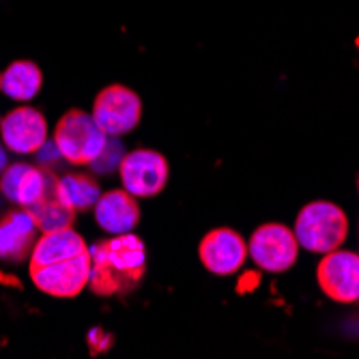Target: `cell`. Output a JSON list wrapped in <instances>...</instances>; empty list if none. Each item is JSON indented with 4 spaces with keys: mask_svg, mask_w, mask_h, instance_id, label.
Here are the masks:
<instances>
[{
    "mask_svg": "<svg viewBox=\"0 0 359 359\" xmlns=\"http://www.w3.org/2000/svg\"><path fill=\"white\" fill-rule=\"evenodd\" d=\"M147 269V250L140 237L125 233L90 248L88 286L97 295H127L138 288Z\"/></svg>",
    "mask_w": 359,
    "mask_h": 359,
    "instance_id": "1",
    "label": "cell"
},
{
    "mask_svg": "<svg viewBox=\"0 0 359 359\" xmlns=\"http://www.w3.org/2000/svg\"><path fill=\"white\" fill-rule=\"evenodd\" d=\"M348 235L346 213L330 203L314 201L306 205L295 222V237L302 248L314 254H327L338 250Z\"/></svg>",
    "mask_w": 359,
    "mask_h": 359,
    "instance_id": "2",
    "label": "cell"
},
{
    "mask_svg": "<svg viewBox=\"0 0 359 359\" xmlns=\"http://www.w3.org/2000/svg\"><path fill=\"white\" fill-rule=\"evenodd\" d=\"M108 134L84 110H69L54 129V144L65 161L74 166H88L102 155Z\"/></svg>",
    "mask_w": 359,
    "mask_h": 359,
    "instance_id": "3",
    "label": "cell"
},
{
    "mask_svg": "<svg viewBox=\"0 0 359 359\" xmlns=\"http://www.w3.org/2000/svg\"><path fill=\"white\" fill-rule=\"evenodd\" d=\"M248 254L254 263L269 273H284L297 263L299 243L295 233L284 224H263L250 237Z\"/></svg>",
    "mask_w": 359,
    "mask_h": 359,
    "instance_id": "4",
    "label": "cell"
},
{
    "mask_svg": "<svg viewBox=\"0 0 359 359\" xmlns=\"http://www.w3.org/2000/svg\"><path fill=\"white\" fill-rule=\"evenodd\" d=\"M90 114L108 136L118 138L138 127L142 118V102L132 88L112 84L97 95Z\"/></svg>",
    "mask_w": 359,
    "mask_h": 359,
    "instance_id": "5",
    "label": "cell"
},
{
    "mask_svg": "<svg viewBox=\"0 0 359 359\" xmlns=\"http://www.w3.org/2000/svg\"><path fill=\"white\" fill-rule=\"evenodd\" d=\"M123 189L136 198H151L168 183V161L153 149H136L123 155L118 164Z\"/></svg>",
    "mask_w": 359,
    "mask_h": 359,
    "instance_id": "6",
    "label": "cell"
},
{
    "mask_svg": "<svg viewBox=\"0 0 359 359\" xmlns=\"http://www.w3.org/2000/svg\"><path fill=\"white\" fill-rule=\"evenodd\" d=\"M320 290L338 304L359 302V254L334 250L323 254L316 269Z\"/></svg>",
    "mask_w": 359,
    "mask_h": 359,
    "instance_id": "7",
    "label": "cell"
},
{
    "mask_svg": "<svg viewBox=\"0 0 359 359\" xmlns=\"http://www.w3.org/2000/svg\"><path fill=\"white\" fill-rule=\"evenodd\" d=\"M90 276V250L72 256L67 260H58L43 267H30V278L46 295L69 299L76 297L88 286Z\"/></svg>",
    "mask_w": 359,
    "mask_h": 359,
    "instance_id": "8",
    "label": "cell"
},
{
    "mask_svg": "<svg viewBox=\"0 0 359 359\" xmlns=\"http://www.w3.org/2000/svg\"><path fill=\"white\" fill-rule=\"evenodd\" d=\"M198 256L207 271L215 276H231L243 267L248 243L233 228H215L203 237Z\"/></svg>",
    "mask_w": 359,
    "mask_h": 359,
    "instance_id": "9",
    "label": "cell"
},
{
    "mask_svg": "<svg viewBox=\"0 0 359 359\" xmlns=\"http://www.w3.org/2000/svg\"><path fill=\"white\" fill-rule=\"evenodd\" d=\"M56 181L58 179L46 166L13 164L0 175V191L7 196V201L28 209L30 205L39 203L50 189H54Z\"/></svg>",
    "mask_w": 359,
    "mask_h": 359,
    "instance_id": "10",
    "label": "cell"
},
{
    "mask_svg": "<svg viewBox=\"0 0 359 359\" xmlns=\"http://www.w3.org/2000/svg\"><path fill=\"white\" fill-rule=\"evenodd\" d=\"M0 136L13 153H37L48 142V123L35 108H15L0 123Z\"/></svg>",
    "mask_w": 359,
    "mask_h": 359,
    "instance_id": "11",
    "label": "cell"
},
{
    "mask_svg": "<svg viewBox=\"0 0 359 359\" xmlns=\"http://www.w3.org/2000/svg\"><path fill=\"white\" fill-rule=\"evenodd\" d=\"M93 209L97 224L110 235L132 233L140 222L138 201L127 189H110L102 194Z\"/></svg>",
    "mask_w": 359,
    "mask_h": 359,
    "instance_id": "12",
    "label": "cell"
},
{
    "mask_svg": "<svg viewBox=\"0 0 359 359\" xmlns=\"http://www.w3.org/2000/svg\"><path fill=\"white\" fill-rule=\"evenodd\" d=\"M37 233L39 228L26 209L7 213L0 219V258L7 263H20L30 256Z\"/></svg>",
    "mask_w": 359,
    "mask_h": 359,
    "instance_id": "13",
    "label": "cell"
},
{
    "mask_svg": "<svg viewBox=\"0 0 359 359\" xmlns=\"http://www.w3.org/2000/svg\"><path fill=\"white\" fill-rule=\"evenodd\" d=\"M84 239L74 231V228H60V231L43 233L30 252V267H43L58 263V260H67L72 256H78L86 252Z\"/></svg>",
    "mask_w": 359,
    "mask_h": 359,
    "instance_id": "14",
    "label": "cell"
},
{
    "mask_svg": "<svg viewBox=\"0 0 359 359\" xmlns=\"http://www.w3.org/2000/svg\"><path fill=\"white\" fill-rule=\"evenodd\" d=\"M43 84V74L32 60H15L3 74V93L15 102L32 100Z\"/></svg>",
    "mask_w": 359,
    "mask_h": 359,
    "instance_id": "15",
    "label": "cell"
},
{
    "mask_svg": "<svg viewBox=\"0 0 359 359\" xmlns=\"http://www.w3.org/2000/svg\"><path fill=\"white\" fill-rule=\"evenodd\" d=\"M26 211L32 215V219H35V224H37V228H39L41 233L60 231V228H69L74 224V217H76V211L69 205H65L60 201L56 187L50 189L39 203L30 205Z\"/></svg>",
    "mask_w": 359,
    "mask_h": 359,
    "instance_id": "16",
    "label": "cell"
},
{
    "mask_svg": "<svg viewBox=\"0 0 359 359\" xmlns=\"http://www.w3.org/2000/svg\"><path fill=\"white\" fill-rule=\"evenodd\" d=\"M56 191L65 205H69L76 213L93 209L95 203L100 201L102 189L93 177L88 175H65L56 183Z\"/></svg>",
    "mask_w": 359,
    "mask_h": 359,
    "instance_id": "17",
    "label": "cell"
},
{
    "mask_svg": "<svg viewBox=\"0 0 359 359\" xmlns=\"http://www.w3.org/2000/svg\"><path fill=\"white\" fill-rule=\"evenodd\" d=\"M121 159H123V144L118 147L114 140H112V136L108 138V142H106V149L102 151V155L97 157L90 166H95V170H110L112 166H118L121 164Z\"/></svg>",
    "mask_w": 359,
    "mask_h": 359,
    "instance_id": "18",
    "label": "cell"
},
{
    "mask_svg": "<svg viewBox=\"0 0 359 359\" xmlns=\"http://www.w3.org/2000/svg\"><path fill=\"white\" fill-rule=\"evenodd\" d=\"M9 166V159H7V151L5 147H0V175H3Z\"/></svg>",
    "mask_w": 359,
    "mask_h": 359,
    "instance_id": "19",
    "label": "cell"
},
{
    "mask_svg": "<svg viewBox=\"0 0 359 359\" xmlns=\"http://www.w3.org/2000/svg\"><path fill=\"white\" fill-rule=\"evenodd\" d=\"M0 282H5V284H13V286L18 284V286H20V282H18L15 278H11V276H5V273H0Z\"/></svg>",
    "mask_w": 359,
    "mask_h": 359,
    "instance_id": "20",
    "label": "cell"
},
{
    "mask_svg": "<svg viewBox=\"0 0 359 359\" xmlns=\"http://www.w3.org/2000/svg\"><path fill=\"white\" fill-rule=\"evenodd\" d=\"M0 90H3V76H0Z\"/></svg>",
    "mask_w": 359,
    "mask_h": 359,
    "instance_id": "21",
    "label": "cell"
},
{
    "mask_svg": "<svg viewBox=\"0 0 359 359\" xmlns=\"http://www.w3.org/2000/svg\"><path fill=\"white\" fill-rule=\"evenodd\" d=\"M357 187H359V181H357Z\"/></svg>",
    "mask_w": 359,
    "mask_h": 359,
    "instance_id": "22",
    "label": "cell"
},
{
    "mask_svg": "<svg viewBox=\"0 0 359 359\" xmlns=\"http://www.w3.org/2000/svg\"><path fill=\"white\" fill-rule=\"evenodd\" d=\"M0 123H3V118H0Z\"/></svg>",
    "mask_w": 359,
    "mask_h": 359,
    "instance_id": "23",
    "label": "cell"
}]
</instances>
